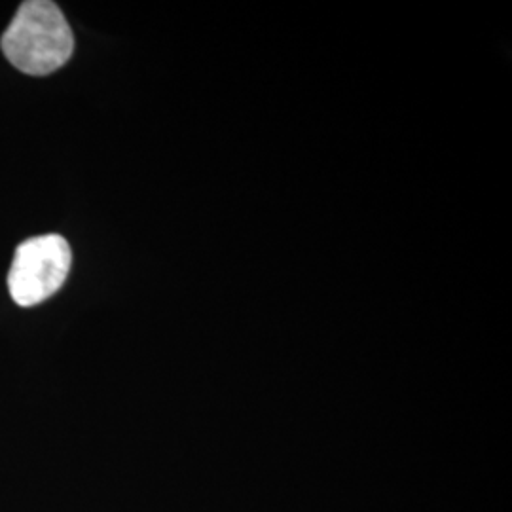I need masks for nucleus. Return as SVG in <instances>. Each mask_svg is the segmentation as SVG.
<instances>
[{"label":"nucleus","mask_w":512,"mask_h":512,"mask_svg":"<svg viewBox=\"0 0 512 512\" xmlns=\"http://www.w3.org/2000/svg\"><path fill=\"white\" fill-rule=\"evenodd\" d=\"M2 50L21 73L44 76L61 69L74 52V37L63 12L50 0H29L2 37Z\"/></svg>","instance_id":"nucleus-1"},{"label":"nucleus","mask_w":512,"mask_h":512,"mask_svg":"<svg viewBox=\"0 0 512 512\" xmlns=\"http://www.w3.org/2000/svg\"><path fill=\"white\" fill-rule=\"evenodd\" d=\"M71 262V247L61 236H38L21 243L8 274L14 302L31 308L54 296L63 287Z\"/></svg>","instance_id":"nucleus-2"}]
</instances>
